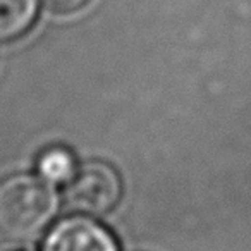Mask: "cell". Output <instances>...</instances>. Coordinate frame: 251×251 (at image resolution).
<instances>
[{"mask_svg": "<svg viewBox=\"0 0 251 251\" xmlns=\"http://www.w3.org/2000/svg\"><path fill=\"white\" fill-rule=\"evenodd\" d=\"M59 212L55 186L40 176L16 174L0 181V236L33 241L43 234Z\"/></svg>", "mask_w": 251, "mask_h": 251, "instance_id": "obj_1", "label": "cell"}, {"mask_svg": "<svg viewBox=\"0 0 251 251\" xmlns=\"http://www.w3.org/2000/svg\"><path fill=\"white\" fill-rule=\"evenodd\" d=\"M122 195L117 171L105 162H86L76 169L64 189L66 205L73 212L86 217L108 213Z\"/></svg>", "mask_w": 251, "mask_h": 251, "instance_id": "obj_2", "label": "cell"}, {"mask_svg": "<svg viewBox=\"0 0 251 251\" xmlns=\"http://www.w3.org/2000/svg\"><path fill=\"white\" fill-rule=\"evenodd\" d=\"M42 251H119L114 236L97 220L74 215L47 232Z\"/></svg>", "mask_w": 251, "mask_h": 251, "instance_id": "obj_3", "label": "cell"}, {"mask_svg": "<svg viewBox=\"0 0 251 251\" xmlns=\"http://www.w3.org/2000/svg\"><path fill=\"white\" fill-rule=\"evenodd\" d=\"M40 0H0V43L21 38L38 18Z\"/></svg>", "mask_w": 251, "mask_h": 251, "instance_id": "obj_4", "label": "cell"}, {"mask_svg": "<svg viewBox=\"0 0 251 251\" xmlns=\"http://www.w3.org/2000/svg\"><path fill=\"white\" fill-rule=\"evenodd\" d=\"M76 169L77 167L74 155L62 147H53L45 150L36 162L38 176L52 186L67 184L76 172Z\"/></svg>", "mask_w": 251, "mask_h": 251, "instance_id": "obj_5", "label": "cell"}, {"mask_svg": "<svg viewBox=\"0 0 251 251\" xmlns=\"http://www.w3.org/2000/svg\"><path fill=\"white\" fill-rule=\"evenodd\" d=\"M43 5L53 14H74L88 4V0H42Z\"/></svg>", "mask_w": 251, "mask_h": 251, "instance_id": "obj_6", "label": "cell"}, {"mask_svg": "<svg viewBox=\"0 0 251 251\" xmlns=\"http://www.w3.org/2000/svg\"><path fill=\"white\" fill-rule=\"evenodd\" d=\"M0 251H36L33 241L21 239H5L0 244Z\"/></svg>", "mask_w": 251, "mask_h": 251, "instance_id": "obj_7", "label": "cell"}]
</instances>
